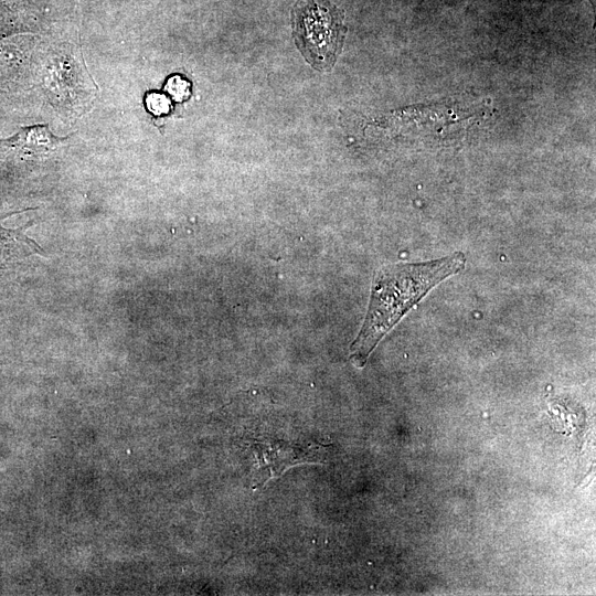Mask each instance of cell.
<instances>
[{
    "label": "cell",
    "mask_w": 596,
    "mask_h": 596,
    "mask_svg": "<svg viewBox=\"0 0 596 596\" xmlns=\"http://www.w3.org/2000/svg\"><path fill=\"white\" fill-rule=\"evenodd\" d=\"M466 255L421 263H400L376 272L362 327L350 347V359L363 366L382 338L435 286L466 266Z\"/></svg>",
    "instance_id": "cell-1"
},
{
    "label": "cell",
    "mask_w": 596,
    "mask_h": 596,
    "mask_svg": "<svg viewBox=\"0 0 596 596\" xmlns=\"http://www.w3.org/2000/svg\"><path fill=\"white\" fill-rule=\"evenodd\" d=\"M342 13L329 0H299L294 12L296 43L318 70L331 67L343 43Z\"/></svg>",
    "instance_id": "cell-2"
},
{
    "label": "cell",
    "mask_w": 596,
    "mask_h": 596,
    "mask_svg": "<svg viewBox=\"0 0 596 596\" xmlns=\"http://www.w3.org/2000/svg\"><path fill=\"white\" fill-rule=\"evenodd\" d=\"M71 136H55L47 125L22 127L17 134L0 140V147L11 149L22 156L41 158L56 150Z\"/></svg>",
    "instance_id": "cell-3"
},
{
    "label": "cell",
    "mask_w": 596,
    "mask_h": 596,
    "mask_svg": "<svg viewBox=\"0 0 596 596\" xmlns=\"http://www.w3.org/2000/svg\"><path fill=\"white\" fill-rule=\"evenodd\" d=\"M166 91L173 99L181 102L189 96L190 85L184 78L175 75L167 82Z\"/></svg>",
    "instance_id": "cell-4"
},
{
    "label": "cell",
    "mask_w": 596,
    "mask_h": 596,
    "mask_svg": "<svg viewBox=\"0 0 596 596\" xmlns=\"http://www.w3.org/2000/svg\"><path fill=\"white\" fill-rule=\"evenodd\" d=\"M147 107L156 115L164 114L170 108V103L166 96L161 94H150L147 96Z\"/></svg>",
    "instance_id": "cell-5"
}]
</instances>
